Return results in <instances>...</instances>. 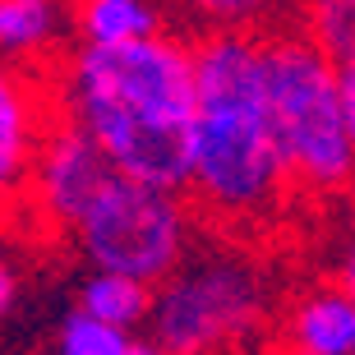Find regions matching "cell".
<instances>
[{"label":"cell","mask_w":355,"mask_h":355,"mask_svg":"<svg viewBox=\"0 0 355 355\" xmlns=\"http://www.w3.org/2000/svg\"><path fill=\"white\" fill-rule=\"evenodd\" d=\"M55 102L120 175L184 194L194 120V46L184 37L162 28L120 46L79 42Z\"/></svg>","instance_id":"cell-1"},{"label":"cell","mask_w":355,"mask_h":355,"mask_svg":"<svg viewBox=\"0 0 355 355\" xmlns=\"http://www.w3.org/2000/svg\"><path fill=\"white\" fill-rule=\"evenodd\" d=\"M198 208L226 226L272 222L291 180L277 153L259 33H203L194 42L189 180Z\"/></svg>","instance_id":"cell-2"},{"label":"cell","mask_w":355,"mask_h":355,"mask_svg":"<svg viewBox=\"0 0 355 355\" xmlns=\"http://www.w3.org/2000/svg\"><path fill=\"white\" fill-rule=\"evenodd\" d=\"M263 88L286 180L314 194L355 184V139L346 125L337 65L304 33H259Z\"/></svg>","instance_id":"cell-3"},{"label":"cell","mask_w":355,"mask_h":355,"mask_svg":"<svg viewBox=\"0 0 355 355\" xmlns=\"http://www.w3.org/2000/svg\"><path fill=\"white\" fill-rule=\"evenodd\" d=\"M268 309L263 272L231 250L184 254L153 286V314L144 328L162 355H212L259 328Z\"/></svg>","instance_id":"cell-4"},{"label":"cell","mask_w":355,"mask_h":355,"mask_svg":"<svg viewBox=\"0 0 355 355\" xmlns=\"http://www.w3.org/2000/svg\"><path fill=\"white\" fill-rule=\"evenodd\" d=\"M69 231L92 272H125L157 286L189 254L194 222L180 194L130 175H111V184L79 212Z\"/></svg>","instance_id":"cell-5"},{"label":"cell","mask_w":355,"mask_h":355,"mask_svg":"<svg viewBox=\"0 0 355 355\" xmlns=\"http://www.w3.org/2000/svg\"><path fill=\"white\" fill-rule=\"evenodd\" d=\"M111 175H120L111 157L74 120H65V125H46L24 184L33 189V203L42 208V217L69 231L79 222V212L111 184Z\"/></svg>","instance_id":"cell-6"},{"label":"cell","mask_w":355,"mask_h":355,"mask_svg":"<svg viewBox=\"0 0 355 355\" xmlns=\"http://www.w3.org/2000/svg\"><path fill=\"white\" fill-rule=\"evenodd\" d=\"M42 134H46L42 88L19 65L0 60V198L24 189Z\"/></svg>","instance_id":"cell-7"},{"label":"cell","mask_w":355,"mask_h":355,"mask_svg":"<svg viewBox=\"0 0 355 355\" xmlns=\"http://www.w3.org/2000/svg\"><path fill=\"white\" fill-rule=\"evenodd\" d=\"M74 33V0H0V60L46 65Z\"/></svg>","instance_id":"cell-8"},{"label":"cell","mask_w":355,"mask_h":355,"mask_svg":"<svg viewBox=\"0 0 355 355\" xmlns=\"http://www.w3.org/2000/svg\"><path fill=\"white\" fill-rule=\"evenodd\" d=\"M286 355H355V295L342 286H309L286 314Z\"/></svg>","instance_id":"cell-9"},{"label":"cell","mask_w":355,"mask_h":355,"mask_svg":"<svg viewBox=\"0 0 355 355\" xmlns=\"http://www.w3.org/2000/svg\"><path fill=\"white\" fill-rule=\"evenodd\" d=\"M166 28L162 0H74V33L83 46H120Z\"/></svg>","instance_id":"cell-10"},{"label":"cell","mask_w":355,"mask_h":355,"mask_svg":"<svg viewBox=\"0 0 355 355\" xmlns=\"http://www.w3.org/2000/svg\"><path fill=\"white\" fill-rule=\"evenodd\" d=\"M79 309L111 323V328L139 332L153 314V286L125 272H92L79 291Z\"/></svg>","instance_id":"cell-11"},{"label":"cell","mask_w":355,"mask_h":355,"mask_svg":"<svg viewBox=\"0 0 355 355\" xmlns=\"http://www.w3.org/2000/svg\"><path fill=\"white\" fill-rule=\"evenodd\" d=\"M184 24L203 33H268L291 0H166Z\"/></svg>","instance_id":"cell-12"},{"label":"cell","mask_w":355,"mask_h":355,"mask_svg":"<svg viewBox=\"0 0 355 355\" xmlns=\"http://www.w3.org/2000/svg\"><path fill=\"white\" fill-rule=\"evenodd\" d=\"M304 37L328 60L355 51V0H304Z\"/></svg>","instance_id":"cell-13"},{"label":"cell","mask_w":355,"mask_h":355,"mask_svg":"<svg viewBox=\"0 0 355 355\" xmlns=\"http://www.w3.org/2000/svg\"><path fill=\"white\" fill-rule=\"evenodd\" d=\"M130 342H134V332L111 328V323L83 314V309H74V314L60 323V337H55L60 355H120Z\"/></svg>","instance_id":"cell-14"},{"label":"cell","mask_w":355,"mask_h":355,"mask_svg":"<svg viewBox=\"0 0 355 355\" xmlns=\"http://www.w3.org/2000/svg\"><path fill=\"white\" fill-rule=\"evenodd\" d=\"M337 65V88H342V106H346V125H351V139H355V51H346Z\"/></svg>","instance_id":"cell-15"},{"label":"cell","mask_w":355,"mask_h":355,"mask_svg":"<svg viewBox=\"0 0 355 355\" xmlns=\"http://www.w3.org/2000/svg\"><path fill=\"white\" fill-rule=\"evenodd\" d=\"M14 304H19V272H14V263L0 254V323L14 314Z\"/></svg>","instance_id":"cell-16"},{"label":"cell","mask_w":355,"mask_h":355,"mask_svg":"<svg viewBox=\"0 0 355 355\" xmlns=\"http://www.w3.org/2000/svg\"><path fill=\"white\" fill-rule=\"evenodd\" d=\"M337 286H342V291H351V295H355V236L346 240L342 259H337Z\"/></svg>","instance_id":"cell-17"},{"label":"cell","mask_w":355,"mask_h":355,"mask_svg":"<svg viewBox=\"0 0 355 355\" xmlns=\"http://www.w3.org/2000/svg\"><path fill=\"white\" fill-rule=\"evenodd\" d=\"M120 355H162V351H157V346H153V342H139V337H134V342L125 346V351H120Z\"/></svg>","instance_id":"cell-18"}]
</instances>
